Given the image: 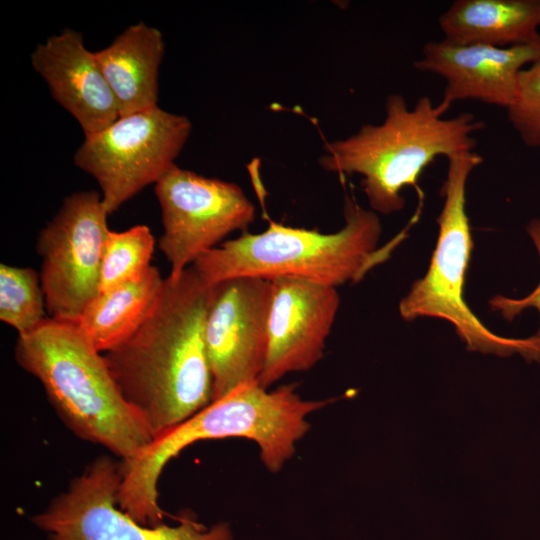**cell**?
Listing matches in <instances>:
<instances>
[{"instance_id":"6da1fadb","label":"cell","mask_w":540,"mask_h":540,"mask_svg":"<svg viewBox=\"0 0 540 540\" xmlns=\"http://www.w3.org/2000/svg\"><path fill=\"white\" fill-rule=\"evenodd\" d=\"M215 285L191 266L165 278L155 310L125 342L103 353L126 401L148 424L153 439L212 401L205 324Z\"/></svg>"},{"instance_id":"7a4b0ae2","label":"cell","mask_w":540,"mask_h":540,"mask_svg":"<svg viewBox=\"0 0 540 540\" xmlns=\"http://www.w3.org/2000/svg\"><path fill=\"white\" fill-rule=\"evenodd\" d=\"M330 402L303 399L295 384L272 391L258 383L242 385L155 437L133 459L121 462L118 505L142 525L164 523L158 501L160 474L169 460L201 440L240 437L254 441L265 467L278 472L308 432V415Z\"/></svg>"},{"instance_id":"3957f363","label":"cell","mask_w":540,"mask_h":540,"mask_svg":"<svg viewBox=\"0 0 540 540\" xmlns=\"http://www.w3.org/2000/svg\"><path fill=\"white\" fill-rule=\"evenodd\" d=\"M14 355L19 366L39 380L60 419L79 438L102 445L122 462L153 440L103 354L77 323L48 318L35 331L18 336Z\"/></svg>"},{"instance_id":"277c9868","label":"cell","mask_w":540,"mask_h":540,"mask_svg":"<svg viewBox=\"0 0 540 540\" xmlns=\"http://www.w3.org/2000/svg\"><path fill=\"white\" fill-rule=\"evenodd\" d=\"M385 112L382 123L326 142L319 163L329 172L361 175L373 211L391 214L404 207V188L418 191L422 172L437 157L474 151L473 134L485 123L468 112L444 118L446 111L427 96L409 107L401 94H391Z\"/></svg>"},{"instance_id":"5b68a950","label":"cell","mask_w":540,"mask_h":540,"mask_svg":"<svg viewBox=\"0 0 540 540\" xmlns=\"http://www.w3.org/2000/svg\"><path fill=\"white\" fill-rule=\"evenodd\" d=\"M345 225L334 233L270 222L257 234L243 232L201 255L192 265L206 283L237 277L296 278L337 287L356 283L387 260L404 232L378 247L381 223L374 211L346 198Z\"/></svg>"},{"instance_id":"8992f818","label":"cell","mask_w":540,"mask_h":540,"mask_svg":"<svg viewBox=\"0 0 540 540\" xmlns=\"http://www.w3.org/2000/svg\"><path fill=\"white\" fill-rule=\"evenodd\" d=\"M447 161L436 246L427 272L401 300L400 315L406 321L433 317L450 322L468 350L499 356L519 353L528 361L540 362V339L534 335L524 339L497 335L479 320L465 301V278L473 248L466 212V185L483 158L475 151H468L454 154Z\"/></svg>"},{"instance_id":"52a82bcc","label":"cell","mask_w":540,"mask_h":540,"mask_svg":"<svg viewBox=\"0 0 540 540\" xmlns=\"http://www.w3.org/2000/svg\"><path fill=\"white\" fill-rule=\"evenodd\" d=\"M191 129L187 117L159 106L120 116L85 137L74 163L97 181L110 215L176 166Z\"/></svg>"},{"instance_id":"ba28073f","label":"cell","mask_w":540,"mask_h":540,"mask_svg":"<svg viewBox=\"0 0 540 540\" xmlns=\"http://www.w3.org/2000/svg\"><path fill=\"white\" fill-rule=\"evenodd\" d=\"M120 480V464L101 456L32 522L47 540H234L227 522L206 527L185 518L175 526L140 524L118 505Z\"/></svg>"},{"instance_id":"9c48e42d","label":"cell","mask_w":540,"mask_h":540,"mask_svg":"<svg viewBox=\"0 0 540 540\" xmlns=\"http://www.w3.org/2000/svg\"><path fill=\"white\" fill-rule=\"evenodd\" d=\"M108 215L101 194L79 191L64 199L39 233L36 251L49 318L77 323L99 294Z\"/></svg>"},{"instance_id":"30bf717a","label":"cell","mask_w":540,"mask_h":540,"mask_svg":"<svg viewBox=\"0 0 540 540\" xmlns=\"http://www.w3.org/2000/svg\"><path fill=\"white\" fill-rule=\"evenodd\" d=\"M163 234L159 249L177 279L227 235L248 228L255 207L235 183L174 166L156 184Z\"/></svg>"},{"instance_id":"8fae6325","label":"cell","mask_w":540,"mask_h":540,"mask_svg":"<svg viewBox=\"0 0 540 540\" xmlns=\"http://www.w3.org/2000/svg\"><path fill=\"white\" fill-rule=\"evenodd\" d=\"M270 280L237 277L215 284L205 344L212 375V401L258 383L268 347Z\"/></svg>"},{"instance_id":"7c38bea8","label":"cell","mask_w":540,"mask_h":540,"mask_svg":"<svg viewBox=\"0 0 540 540\" xmlns=\"http://www.w3.org/2000/svg\"><path fill=\"white\" fill-rule=\"evenodd\" d=\"M270 281L268 347L258 379L263 388L321 360L340 305L336 287L285 277Z\"/></svg>"},{"instance_id":"4fadbf2b","label":"cell","mask_w":540,"mask_h":540,"mask_svg":"<svg viewBox=\"0 0 540 540\" xmlns=\"http://www.w3.org/2000/svg\"><path fill=\"white\" fill-rule=\"evenodd\" d=\"M540 57V40L507 48L429 41L415 69L445 81L439 105L447 112L460 100H477L507 109L515 96L520 72Z\"/></svg>"},{"instance_id":"5bb4252c","label":"cell","mask_w":540,"mask_h":540,"mask_svg":"<svg viewBox=\"0 0 540 540\" xmlns=\"http://www.w3.org/2000/svg\"><path fill=\"white\" fill-rule=\"evenodd\" d=\"M35 71L52 97L81 126L84 136L102 131L120 117L115 97L83 35L66 28L38 44L31 54Z\"/></svg>"},{"instance_id":"9a60e30c","label":"cell","mask_w":540,"mask_h":540,"mask_svg":"<svg viewBox=\"0 0 540 540\" xmlns=\"http://www.w3.org/2000/svg\"><path fill=\"white\" fill-rule=\"evenodd\" d=\"M94 54L120 116L158 106V75L164 41L157 28L144 22L133 24Z\"/></svg>"},{"instance_id":"2e32d148","label":"cell","mask_w":540,"mask_h":540,"mask_svg":"<svg viewBox=\"0 0 540 540\" xmlns=\"http://www.w3.org/2000/svg\"><path fill=\"white\" fill-rule=\"evenodd\" d=\"M438 24L443 39L499 48L540 40V0H457Z\"/></svg>"},{"instance_id":"e0dca14e","label":"cell","mask_w":540,"mask_h":540,"mask_svg":"<svg viewBox=\"0 0 540 540\" xmlns=\"http://www.w3.org/2000/svg\"><path fill=\"white\" fill-rule=\"evenodd\" d=\"M165 278L151 266L140 280L99 293L82 312L77 325L100 353L129 339L149 318L161 298Z\"/></svg>"},{"instance_id":"ac0fdd59","label":"cell","mask_w":540,"mask_h":540,"mask_svg":"<svg viewBox=\"0 0 540 540\" xmlns=\"http://www.w3.org/2000/svg\"><path fill=\"white\" fill-rule=\"evenodd\" d=\"M155 240L146 225L110 230L103 249L99 293L142 279L151 268Z\"/></svg>"},{"instance_id":"d6986e66","label":"cell","mask_w":540,"mask_h":540,"mask_svg":"<svg viewBox=\"0 0 540 540\" xmlns=\"http://www.w3.org/2000/svg\"><path fill=\"white\" fill-rule=\"evenodd\" d=\"M40 274L30 267L0 265V320L18 336L30 334L49 317Z\"/></svg>"},{"instance_id":"ffe728a7","label":"cell","mask_w":540,"mask_h":540,"mask_svg":"<svg viewBox=\"0 0 540 540\" xmlns=\"http://www.w3.org/2000/svg\"><path fill=\"white\" fill-rule=\"evenodd\" d=\"M511 126L530 148L540 147V57L524 68L506 109Z\"/></svg>"},{"instance_id":"44dd1931","label":"cell","mask_w":540,"mask_h":540,"mask_svg":"<svg viewBox=\"0 0 540 540\" xmlns=\"http://www.w3.org/2000/svg\"><path fill=\"white\" fill-rule=\"evenodd\" d=\"M527 231L540 257V219L532 220L527 227ZM489 304L492 310L499 312L504 319L509 321L513 320L527 308H535L540 315V282L536 288L524 298L513 299L502 295H496L490 300ZM534 336L540 339V326Z\"/></svg>"}]
</instances>
